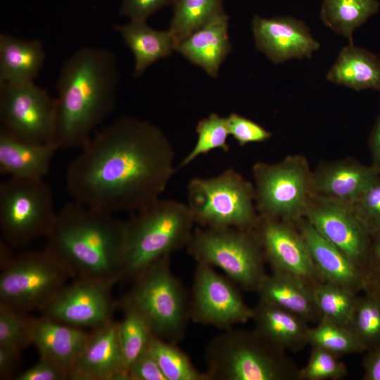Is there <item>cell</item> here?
Here are the masks:
<instances>
[{
  "instance_id": "obj_1",
  "label": "cell",
  "mask_w": 380,
  "mask_h": 380,
  "mask_svg": "<svg viewBox=\"0 0 380 380\" xmlns=\"http://www.w3.org/2000/svg\"><path fill=\"white\" fill-rule=\"evenodd\" d=\"M69 164L73 200L110 214L135 213L160 198L176 170L175 151L151 122L120 118L97 132Z\"/></svg>"
},
{
  "instance_id": "obj_2",
  "label": "cell",
  "mask_w": 380,
  "mask_h": 380,
  "mask_svg": "<svg viewBox=\"0 0 380 380\" xmlns=\"http://www.w3.org/2000/svg\"><path fill=\"white\" fill-rule=\"evenodd\" d=\"M120 81L111 51L84 47L61 66L56 83V119L53 143L82 148L94 129L115 109Z\"/></svg>"
},
{
  "instance_id": "obj_3",
  "label": "cell",
  "mask_w": 380,
  "mask_h": 380,
  "mask_svg": "<svg viewBox=\"0 0 380 380\" xmlns=\"http://www.w3.org/2000/svg\"><path fill=\"white\" fill-rule=\"evenodd\" d=\"M125 222L82 205L66 203L56 213L46 236L45 249L74 278L84 277L113 284L122 280Z\"/></svg>"
},
{
  "instance_id": "obj_4",
  "label": "cell",
  "mask_w": 380,
  "mask_h": 380,
  "mask_svg": "<svg viewBox=\"0 0 380 380\" xmlns=\"http://www.w3.org/2000/svg\"><path fill=\"white\" fill-rule=\"evenodd\" d=\"M125 222L122 280L132 282L158 259L186 248L195 225L186 203L160 198Z\"/></svg>"
},
{
  "instance_id": "obj_5",
  "label": "cell",
  "mask_w": 380,
  "mask_h": 380,
  "mask_svg": "<svg viewBox=\"0 0 380 380\" xmlns=\"http://www.w3.org/2000/svg\"><path fill=\"white\" fill-rule=\"evenodd\" d=\"M205 361L209 380H296L300 370L254 329L224 330L208 344Z\"/></svg>"
},
{
  "instance_id": "obj_6",
  "label": "cell",
  "mask_w": 380,
  "mask_h": 380,
  "mask_svg": "<svg viewBox=\"0 0 380 380\" xmlns=\"http://www.w3.org/2000/svg\"><path fill=\"white\" fill-rule=\"evenodd\" d=\"M117 303L137 313L155 336L173 343L183 339L191 320L189 298L171 270L170 255L146 268Z\"/></svg>"
},
{
  "instance_id": "obj_7",
  "label": "cell",
  "mask_w": 380,
  "mask_h": 380,
  "mask_svg": "<svg viewBox=\"0 0 380 380\" xmlns=\"http://www.w3.org/2000/svg\"><path fill=\"white\" fill-rule=\"evenodd\" d=\"M187 206L201 227L254 229L259 220L253 184L233 168L187 185Z\"/></svg>"
},
{
  "instance_id": "obj_8",
  "label": "cell",
  "mask_w": 380,
  "mask_h": 380,
  "mask_svg": "<svg viewBox=\"0 0 380 380\" xmlns=\"http://www.w3.org/2000/svg\"><path fill=\"white\" fill-rule=\"evenodd\" d=\"M186 249L197 262L218 267L246 291L256 292L267 274L266 258L255 229L199 227Z\"/></svg>"
},
{
  "instance_id": "obj_9",
  "label": "cell",
  "mask_w": 380,
  "mask_h": 380,
  "mask_svg": "<svg viewBox=\"0 0 380 380\" xmlns=\"http://www.w3.org/2000/svg\"><path fill=\"white\" fill-rule=\"evenodd\" d=\"M73 278L45 248L1 260L0 304L27 312H39Z\"/></svg>"
},
{
  "instance_id": "obj_10",
  "label": "cell",
  "mask_w": 380,
  "mask_h": 380,
  "mask_svg": "<svg viewBox=\"0 0 380 380\" xmlns=\"http://www.w3.org/2000/svg\"><path fill=\"white\" fill-rule=\"evenodd\" d=\"M312 169L307 158L290 155L252 167L255 206L259 216L296 222L305 217L312 197Z\"/></svg>"
},
{
  "instance_id": "obj_11",
  "label": "cell",
  "mask_w": 380,
  "mask_h": 380,
  "mask_svg": "<svg viewBox=\"0 0 380 380\" xmlns=\"http://www.w3.org/2000/svg\"><path fill=\"white\" fill-rule=\"evenodd\" d=\"M56 215L44 179L9 177L0 184L1 232L9 246L23 247L46 236Z\"/></svg>"
},
{
  "instance_id": "obj_12",
  "label": "cell",
  "mask_w": 380,
  "mask_h": 380,
  "mask_svg": "<svg viewBox=\"0 0 380 380\" xmlns=\"http://www.w3.org/2000/svg\"><path fill=\"white\" fill-rule=\"evenodd\" d=\"M56 119V99L34 82L0 84L1 130L30 143H53Z\"/></svg>"
},
{
  "instance_id": "obj_13",
  "label": "cell",
  "mask_w": 380,
  "mask_h": 380,
  "mask_svg": "<svg viewBox=\"0 0 380 380\" xmlns=\"http://www.w3.org/2000/svg\"><path fill=\"white\" fill-rule=\"evenodd\" d=\"M238 287L213 266L197 262L189 298L190 319L224 331L251 320L253 309L246 304Z\"/></svg>"
},
{
  "instance_id": "obj_14",
  "label": "cell",
  "mask_w": 380,
  "mask_h": 380,
  "mask_svg": "<svg viewBox=\"0 0 380 380\" xmlns=\"http://www.w3.org/2000/svg\"><path fill=\"white\" fill-rule=\"evenodd\" d=\"M113 285L103 280L75 277L40 311L41 315L77 328L96 329L113 320L118 308L112 296Z\"/></svg>"
},
{
  "instance_id": "obj_15",
  "label": "cell",
  "mask_w": 380,
  "mask_h": 380,
  "mask_svg": "<svg viewBox=\"0 0 380 380\" xmlns=\"http://www.w3.org/2000/svg\"><path fill=\"white\" fill-rule=\"evenodd\" d=\"M304 217L366 274L372 234L353 205L312 196Z\"/></svg>"
},
{
  "instance_id": "obj_16",
  "label": "cell",
  "mask_w": 380,
  "mask_h": 380,
  "mask_svg": "<svg viewBox=\"0 0 380 380\" xmlns=\"http://www.w3.org/2000/svg\"><path fill=\"white\" fill-rule=\"evenodd\" d=\"M255 231L272 271L297 277L312 286L322 281L295 222L259 216Z\"/></svg>"
},
{
  "instance_id": "obj_17",
  "label": "cell",
  "mask_w": 380,
  "mask_h": 380,
  "mask_svg": "<svg viewBox=\"0 0 380 380\" xmlns=\"http://www.w3.org/2000/svg\"><path fill=\"white\" fill-rule=\"evenodd\" d=\"M252 30L257 49L274 64L311 58L320 46L306 23L291 16L265 18L255 15Z\"/></svg>"
},
{
  "instance_id": "obj_18",
  "label": "cell",
  "mask_w": 380,
  "mask_h": 380,
  "mask_svg": "<svg viewBox=\"0 0 380 380\" xmlns=\"http://www.w3.org/2000/svg\"><path fill=\"white\" fill-rule=\"evenodd\" d=\"M379 175L373 165L353 158L321 161L312 170V196L353 205Z\"/></svg>"
},
{
  "instance_id": "obj_19",
  "label": "cell",
  "mask_w": 380,
  "mask_h": 380,
  "mask_svg": "<svg viewBox=\"0 0 380 380\" xmlns=\"http://www.w3.org/2000/svg\"><path fill=\"white\" fill-rule=\"evenodd\" d=\"M71 380H127L119 337V322L93 330L84 351L70 371Z\"/></svg>"
},
{
  "instance_id": "obj_20",
  "label": "cell",
  "mask_w": 380,
  "mask_h": 380,
  "mask_svg": "<svg viewBox=\"0 0 380 380\" xmlns=\"http://www.w3.org/2000/svg\"><path fill=\"white\" fill-rule=\"evenodd\" d=\"M29 331L30 343L40 357L61 365L70 374L93 334V330L86 331L43 315L30 317Z\"/></svg>"
},
{
  "instance_id": "obj_21",
  "label": "cell",
  "mask_w": 380,
  "mask_h": 380,
  "mask_svg": "<svg viewBox=\"0 0 380 380\" xmlns=\"http://www.w3.org/2000/svg\"><path fill=\"white\" fill-rule=\"evenodd\" d=\"M322 281L355 293L363 291L365 273L303 217L295 222Z\"/></svg>"
},
{
  "instance_id": "obj_22",
  "label": "cell",
  "mask_w": 380,
  "mask_h": 380,
  "mask_svg": "<svg viewBox=\"0 0 380 380\" xmlns=\"http://www.w3.org/2000/svg\"><path fill=\"white\" fill-rule=\"evenodd\" d=\"M229 20L225 12L220 14L179 41L175 51L210 77H217L222 63L232 49Z\"/></svg>"
},
{
  "instance_id": "obj_23",
  "label": "cell",
  "mask_w": 380,
  "mask_h": 380,
  "mask_svg": "<svg viewBox=\"0 0 380 380\" xmlns=\"http://www.w3.org/2000/svg\"><path fill=\"white\" fill-rule=\"evenodd\" d=\"M251 319L254 330L279 349L296 352L308 344V322L291 312L259 300Z\"/></svg>"
},
{
  "instance_id": "obj_24",
  "label": "cell",
  "mask_w": 380,
  "mask_h": 380,
  "mask_svg": "<svg viewBox=\"0 0 380 380\" xmlns=\"http://www.w3.org/2000/svg\"><path fill=\"white\" fill-rule=\"evenodd\" d=\"M58 150L52 142L30 143L0 129V174L18 178L44 179Z\"/></svg>"
},
{
  "instance_id": "obj_25",
  "label": "cell",
  "mask_w": 380,
  "mask_h": 380,
  "mask_svg": "<svg viewBox=\"0 0 380 380\" xmlns=\"http://www.w3.org/2000/svg\"><path fill=\"white\" fill-rule=\"evenodd\" d=\"M259 300L291 312L308 322L319 319L312 286L289 274L272 271L256 292Z\"/></svg>"
},
{
  "instance_id": "obj_26",
  "label": "cell",
  "mask_w": 380,
  "mask_h": 380,
  "mask_svg": "<svg viewBox=\"0 0 380 380\" xmlns=\"http://www.w3.org/2000/svg\"><path fill=\"white\" fill-rule=\"evenodd\" d=\"M46 55L38 39H22L0 34V84H22L34 82Z\"/></svg>"
},
{
  "instance_id": "obj_27",
  "label": "cell",
  "mask_w": 380,
  "mask_h": 380,
  "mask_svg": "<svg viewBox=\"0 0 380 380\" xmlns=\"http://www.w3.org/2000/svg\"><path fill=\"white\" fill-rule=\"evenodd\" d=\"M135 61L133 77H138L155 62L170 56L176 49L177 42L169 30H156L146 21L130 20L114 26Z\"/></svg>"
},
{
  "instance_id": "obj_28",
  "label": "cell",
  "mask_w": 380,
  "mask_h": 380,
  "mask_svg": "<svg viewBox=\"0 0 380 380\" xmlns=\"http://www.w3.org/2000/svg\"><path fill=\"white\" fill-rule=\"evenodd\" d=\"M326 79L357 91L367 89L380 91V58L349 43L340 51Z\"/></svg>"
},
{
  "instance_id": "obj_29",
  "label": "cell",
  "mask_w": 380,
  "mask_h": 380,
  "mask_svg": "<svg viewBox=\"0 0 380 380\" xmlns=\"http://www.w3.org/2000/svg\"><path fill=\"white\" fill-rule=\"evenodd\" d=\"M378 0H323L320 18L334 32L353 42L354 30L379 9Z\"/></svg>"
},
{
  "instance_id": "obj_30",
  "label": "cell",
  "mask_w": 380,
  "mask_h": 380,
  "mask_svg": "<svg viewBox=\"0 0 380 380\" xmlns=\"http://www.w3.org/2000/svg\"><path fill=\"white\" fill-rule=\"evenodd\" d=\"M169 32L177 43L224 12L222 0H175Z\"/></svg>"
},
{
  "instance_id": "obj_31",
  "label": "cell",
  "mask_w": 380,
  "mask_h": 380,
  "mask_svg": "<svg viewBox=\"0 0 380 380\" xmlns=\"http://www.w3.org/2000/svg\"><path fill=\"white\" fill-rule=\"evenodd\" d=\"M312 291L319 319L348 328L357 294L324 281L314 285Z\"/></svg>"
},
{
  "instance_id": "obj_32",
  "label": "cell",
  "mask_w": 380,
  "mask_h": 380,
  "mask_svg": "<svg viewBox=\"0 0 380 380\" xmlns=\"http://www.w3.org/2000/svg\"><path fill=\"white\" fill-rule=\"evenodd\" d=\"M149 349L166 380H209L207 374L196 368L177 343L153 336Z\"/></svg>"
},
{
  "instance_id": "obj_33",
  "label": "cell",
  "mask_w": 380,
  "mask_h": 380,
  "mask_svg": "<svg viewBox=\"0 0 380 380\" xmlns=\"http://www.w3.org/2000/svg\"><path fill=\"white\" fill-rule=\"evenodd\" d=\"M365 351L380 343V300L365 293L357 296L348 327Z\"/></svg>"
},
{
  "instance_id": "obj_34",
  "label": "cell",
  "mask_w": 380,
  "mask_h": 380,
  "mask_svg": "<svg viewBox=\"0 0 380 380\" xmlns=\"http://www.w3.org/2000/svg\"><path fill=\"white\" fill-rule=\"evenodd\" d=\"M308 344L312 347L324 349L337 356L365 351L348 328L323 319H319L315 327L310 328Z\"/></svg>"
},
{
  "instance_id": "obj_35",
  "label": "cell",
  "mask_w": 380,
  "mask_h": 380,
  "mask_svg": "<svg viewBox=\"0 0 380 380\" xmlns=\"http://www.w3.org/2000/svg\"><path fill=\"white\" fill-rule=\"evenodd\" d=\"M122 311L123 317L119 322V337L127 373V368L148 349L154 335L137 313L129 310Z\"/></svg>"
},
{
  "instance_id": "obj_36",
  "label": "cell",
  "mask_w": 380,
  "mask_h": 380,
  "mask_svg": "<svg viewBox=\"0 0 380 380\" xmlns=\"http://www.w3.org/2000/svg\"><path fill=\"white\" fill-rule=\"evenodd\" d=\"M196 132L197 141L191 151L180 162L178 168L189 165L201 155L220 148L228 151L229 146L227 142L229 135L227 119L217 113H212L198 121Z\"/></svg>"
},
{
  "instance_id": "obj_37",
  "label": "cell",
  "mask_w": 380,
  "mask_h": 380,
  "mask_svg": "<svg viewBox=\"0 0 380 380\" xmlns=\"http://www.w3.org/2000/svg\"><path fill=\"white\" fill-rule=\"evenodd\" d=\"M30 317L25 312L0 304V346L21 351L31 345Z\"/></svg>"
},
{
  "instance_id": "obj_38",
  "label": "cell",
  "mask_w": 380,
  "mask_h": 380,
  "mask_svg": "<svg viewBox=\"0 0 380 380\" xmlns=\"http://www.w3.org/2000/svg\"><path fill=\"white\" fill-rule=\"evenodd\" d=\"M346 365L338 356L319 347H312L307 364L299 370L298 379L337 380L346 376Z\"/></svg>"
},
{
  "instance_id": "obj_39",
  "label": "cell",
  "mask_w": 380,
  "mask_h": 380,
  "mask_svg": "<svg viewBox=\"0 0 380 380\" xmlns=\"http://www.w3.org/2000/svg\"><path fill=\"white\" fill-rule=\"evenodd\" d=\"M353 207L372 234L380 229V175L368 186Z\"/></svg>"
},
{
  "instance_id": "obj_40",
  "label": "cell",
  "mask_w": 380,
  "mask_h": 380,
  "mask_svg": "<svg viewBox=\"0 0 380 380\" xmlns=\"http://www.w3.org/2000/svg\"><path fill=\"white\" fill-rule=\"evenodd\" d=\"M226 119L229 135L241 146L250 143L265 141L272 135L271 132L258 123L237 113H231Z\"/></svg>"
},
{
  "instance_id": "obj_41",
  "label": "cell",
  "mask_w": 380,
  "mask_h": 380,
  "mask_svg": "<svg viewBox=\"0 0 380 380\" xmlns=\"http://www.w3.org/2000/svg\"><path fill=\"white\" fill-rule=\"evenodd\" d=\"M15 380H66L70 379L69 372L61 365L44 358L32 367L18 373Z\"/></svg>"
},
{
  "instance_id": "obj_42",
  "label": "cell",
  "mask_w": 380,
  "mask_h": 380,
  "mask_svg": "<svg viewBox=\"0 0 380 380\" xmlns=\"http://www.w3.org/2000/svg\"><path fill=\"white\" fill-rule=\"evenodd\" d=\"M127 380H166L149 348L127 369Z\"/></svg>"
},
{
  "instance_id": "obj_43",
  "label": "cell",
  "mask_w": 380,
  "mask_h": 380,
  "mask_svg": "<svg viewBox=\"0 0 380 380\" xmlns=\"http://www.w3.org/2000/svg\"><path fill=\"white\" fill-rule=\"evenodd\" d=\"M175 0H122L120 14L130 20L146 21L160 8L173 4Z\"/></svg>"
},
{
  "instance_id": "obj_44",
  "label": "cell",
  "mask_w": 380,
  "mask_h": 380,
  "mask_svg": "<svg viewBox=\"0 0 380 380\" xmlns=\"http://www.w3.org/2000/svg\"><path fill=\"white\" fill-rule=\"evenodd\" d=\"M20 350L0 346V379H10L19 367Z\"/></svg>"
},
{
  "instance_id": "obj_45",
  "label": "cell",
  "mask_w": 380,
  "mask_h": 380,
  "mask_svg": "<svg viewBox=\"0 0 380 380\" xmlns=\"http://www.w3.org/2000/svg\"><path fill=\"white\" fill-rule=\"evenodd\" d=\"M366 352L362 362V379L380 380V343Z\"/></svg>"
},
{
  "instance_id": "obj_46",
  "label": "cell",
  "mask_w": 380,
  "mask_h": 380,
  "mask_svg": "<svg viewBox=\"0 0 380 380\" xmlns=\"http://www.w3.org/2000/svg\"><path fill=\"white\" fill-rule=\"evenodd\" d=\"M369 147L373 165L380 172V113L369 138Z\"/></svg>"
},
{
  "instance_id": "obj_47",
  "label": "cell",
  "mask_w": 380,
  "mask_h": 380,
  "mask_svg": "<svg viewBox=\"0 0 380 380\" xmlns=\"http://www.w3.org/2000/svg\"><path fill=\"white\" fill-rule=\"evenodd\" d=\"M363 292L380 300V268L370 270L366 273Z\"/></svg>"
},
{
  "instance_id": "obj_48",
  "label": "cell",
  "mask_w": 380,
  "mask_h": 380,
  "mask_svg": "<svg viewBox=\"0 0 380 380\" xmlns=\"http://www.w3.org/2000/svg\"><path fill=\"white\" fill-rule=\"evenodd\" d=\"M380 268V229L372 234L371 246L369 251L368 267L367 272L370 270ZM366 272V273H367Z\"/></svg>"
}]
</instances>
